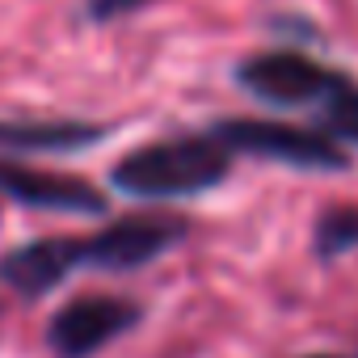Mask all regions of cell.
I'll list each match as a JSON object with an SVG mask.
<instances>
[{
  "mask_svg": "<svg viewBox=\"0 0 358 358\" xmlns=\"http://www.w3.org/2000/svg\"><path fill=\"white\" fill-rule=\"evenodd\" d=\"M228 177V152L203 135V139H164L135 148L122 156L110 173V186H118L131 199H190Z\"/></svg>",
  "mask_w": 358,
  "mask_h": 358,
  "instance_id": "cell-1",
  "label": "cell"
},
{
  "mask_svg": "<svg viewBox=\"0 0 358 358\" xmlns=\"http://www.w3.org/2000/svg\"><path fill=\"white\" fill-rule=\"evenodd\" d=\"M211 139L224 152H245L262 160H278L291 169H312V173H337L350 169V156L320 131L291 127V122H266V118H224L215 122Z\"/></svg>",
  "mask_w": 358,
  "mask_h": 358,
  "instance_id": "cell-2",
  "label": "cell"
},
{
  "mask_svg": "<svg viewBox=\"0 0 358 358\" xmlns=\"http://www.w3.org/2000/svg\"><path fill=\"white\" fill-rule=\"evenodd\" d=\"M308 358H329V354H308Z\"/></svg>",
  "mask_w": 358,
  "mask_h": 358,
  "instance_id": "cell-12",
  "label": "cell"
},
{
  "mask_svg": "<svg viewBox=\"0 0 358 358\" xmlns=\"http://www.w3.org/2000/svg\"><path fill=\"white\" fill-rule=\"evenodd\" d=\"M72 270H85V241L80 236L30 241V245H17L0 257V282L13 287L26 299L55 291Z\"/></svg>",
  "mask_w": 358,
  "mask_h": 358,
  "instance_id": "cell-7",
  "label": "cell"
},
{
  "mask_svg": "<svg viewBox=\"0 0 358 358\" xmlns=\"http://www.w3.org/2000/svg\"><path fill=\"white\" fill-rule=\"evenodd\" d=\"M139 324V308L114 295H85L59 308L47 324V345L59 358H89L93 350L110 345L127 329Z\"/></svg>",
  "mask_w": 358,
  "mask_h": 358,
  "instance_id": "cell-5",
  "label": "cell"
},
{
  "mask_svg": "<svg viewBox=\"0 0 358 358\" xmlns=\"http://www.w3.org/2000/svg\"><path fill=\"white\" fill-rule=\"evenodd\" d=\"M106 135L93 122H5L0 118V148L5 152H76Z\"/></svg>",
  "mask_w": 358,
  "mask_h": 358,
  "instance_id": "cell-8",
  "label": "cell"
},
{
  "mask_svg": "<svg viewBox=\"0 0 358 358\" xmlns=\"http://www.w3.org/2000/svg\"><path fill=\"white\" fill-rule=\"evenodd\" d=\"M186 236V220L177 215H122L97 236H85V270H139L156 262L164 249H173Z\"/></svg>",
  "mask_w": 358,
  "mask_h": 358,
  "instance_id": "cell-4",
  "label": "cell"
},
{
  "mask_svg": "<svg viewBox=\"0 0 358 358\" xmlns=\"http://www.w3.org/2000/svg\"><path fill=\"white\" fill-rule=\"evenodd\" d=\"M0 194L13 203H26V207L64 211V215H101L106 211V194L97 186H89L85 177H64V173L13 164V160H0Z\"/></svg>",
  "mask_w": 358,
  "mask_h": 358,
  "instance_id": "cell-6",
  "label": "cell"
},
{
  "mask_svg": "<svg viewBox=\"0 0 358 358\" xmlns=\"http://www.w3.org/2000/svg\"><path fill=\"white\" fill-rule=\"evenodd\" d=\"M358 249V207H337L324 211V220L316 224V253L320 257H337Z\"/></svg>",
  "mask_w": 358,
  "mask_h": 358,
  "instance_id": "cell-9",
  "label": "cell"
},
{
  "mask_svg": "<svg viewBox=\"0 0 358 358\" xmlns=\"http://www.w3.org/2000/svg\"><path fill=\"white\" fill-rule=\"evenodd\" d=\"M236 80L270 106L329 101L337 89L350 85L341 72H333V68H324V64H316L312 55H299V51H262V55H253L236 68Z\"/></svg>",
  "mask_w": 358,
  "mask_h": 358,
  "instance_id": "cell-3",
  "label": "cell"
},
{
  "mask_svg": "<svg viewBox=\"0 0 358 358\" xmlns=\"http://www.w3.org/2000/svg\"><path fill=\"white\" fill-rule=\"evenodd\" d=\"M324 131L341 143H358V89L345 85L324 101Z\"/></svg>",
  "mask_w": 358,
  "mask_h": 358,
  "instance_id": "cell-10",
  "label": "cell"
},
{
  "mask_svg": "<svg viewBox=\"0 0 358 358\" xmlns=\"http://www.w3.org/2000/svg\"><path fill=\"white\" fill-rule=\"evenodd\" d=\"M85 5H89V17L114 22V17H122V13H131L139 5H152V0H85Z\"/></svg>",
  "mask_w": 358,
  "mask_h": 358,
  "instance_id": "cell-11",
  "label": "cell"
}]
</instances>
